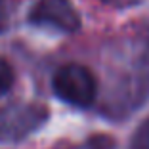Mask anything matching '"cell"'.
I'll list each match as a JSON object with an SVG mask.
<instances>
[{"mask_svg":"<svg viewBox=\"0 0 149 149\" xmlns=\"http://www.w3.org/2000/svg\"><path fill=\"white\" fill-rule=\"evenodd\" d=\"M13 84V69L6 59L0 57V96H4Z\"/></svg>","mask_w":149,"mask_h":149,"instance_id":"277c9868","label":"cell"},{"mask_svg":"<svg viewBox=\"0 0 149 149\" xmlns=\"http://www.w3.org/2000/svg\"><path fill=\"white\" fill-rule=\"evenodd\" d=\"M107 4L115 6V8H126V6H132V4H138L140 0H103Z\"/></svg>","mask_w":149,"mask_h":149,"instance_id":"8992f818","label":"cell"},{"mask_svg":"<svg viewBox=\"0 0 149 149\" xmlns=\"http://www.w3.org/2000/svg\"><path fill=\"white\" fill-rule=\"evenodd\" d=\"M54 92L74 107L92 105L97 94V80L88 67L80 63H67L54 74Z\"/></svg>","mask_w":149,"mask_h":149,"instance_id":"6da1fadb","label":"cell"},{"mask_svg":"<svg viewBox=\"0 0 149 149\" xmlns=\"http://www.w3.org/2000/svg\"><path fill=\"white\" fill-rule=\"evenodd\" d=\"M48 118V109L40 103H12L0 109V143H13L35 130Z\"/></svg>","mask_w":149,"mask_h":149,"instance_id":"7a4b0ae2","label":"cell"},{"mask_svg":"<svg viewBox=\"0 0 149 149\" xmlns=\"http://www.w3.org/2000/svg\"><path fill=\"white\" fill-rule=\"evenodd\" d=\"M132 149H149V118L141 124L138 136L134 138V147Z\"/></svg>","mask_w":149,"mask_h":149,"instance_id":"5b68a950","label":"cell"},{"mask_svg":"<svg viewBox=\"0 0 149 149\" xmlns=\"http://www.w3.org/2000/svg\"><path fill=\"white\" fill-rule=\"evenodd\" d=\"M29 21L61 33H77L80 29V15L71 0H38L29 12Z\"/></svg>","mask_w":149,"mask_h":149,"instance_id":"3957f363","label":"cell"}]
</instances>
